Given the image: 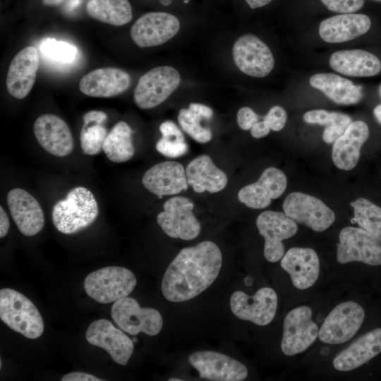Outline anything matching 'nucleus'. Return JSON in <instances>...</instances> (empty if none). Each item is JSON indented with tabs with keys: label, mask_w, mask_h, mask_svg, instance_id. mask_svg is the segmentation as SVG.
I'll return each mask as SVG.
<instances>
[{
	"label": "nucleus",
	"mask_w": 381,
	"mask_h": 381,
	"mask_svg": "<svg viewBox=\"0 0 381 381\" xmlns=\"http://www.w3.org/2000/svg\"><path fill=\"white\" fill-rule=\"evenodd\" d=\"M365 310L356 302L349 301L336 306L319 329V339L328 344H341L351 339L361 327Z\"/></svg>",
	"instance_id": "obj_7"
},
{
	"label": "nucleus",
	"mask_w": 381,
	"mask_h": 381,
	"mask_svg": "<svg viewBox=\"0 0 381 381\" xmlns=\"http://www.w3.org/2000/svg\"><path fill=\"white\" fill-rule=\"evenodd\" d=\"M312 310L301 306L291 310L283 325L281 349L286 356L301 353L309 348L318 337L319 328L312 320Z\"/></svg>",
	"instance_id": "obj_9"
},
{
	"label": "nucleus",
	"mask_w": 381,
	"mask_h": 381,
	"mask_svg": "<svg viewBox=\"0 0 381 381\" xmlns=\"http://www.w3.org/2000/svg\"><path fill=\"white\" fill-rule=\"evenodd\" d=\"M64 0H42V4L48 6H59L64 2Z\"/></svg>",
	"instance_id": "obj_50"
},
{
	"label": "nucleus",
	"mask_w": 381,
	"mask_h": 381,
	"mask_svg": "<svg viewBox=\"0 0 381 381\" xmlns=\"http://www.w3.org/2000/svg\"><path fill=\"white\" fill-rule=\"evenodd\" d=\"M378 95H379L380 98L381 99V84L378 87Z\"/></svg>",
	"instance_id": "obj_53"
},
{
	"label": "nucleus",
	"mask_w": 381,
	"mask_h": 381,
	"mask_svg": "<svg viewBox=\"0 0 381 381\" xmlns=\"http://www.w3.org/2000/svg\"><path fill=\"white\" fill-rule=\"evenodd\" d=\"M180 30L179 20L173 14L152 11L141 16L131 28V37L141 48L163 44Z\"/></svg>",
	"instance_id": "obj_14"
},
{
	"label": "nucleus",
	"mask_w": 381,
	"mask_h": 381,
	"mask_svg": "<svg viewBox=\"0 0 381 381\" xmlns=\"http://www.w3.org/2000/svg\"><path fill=\"white\" fill-rule=\"evenodd\" d=\"M374 1H381V0H374Z\"/></svg>",
	"instance_id": "obj_55"
},
{
	"label": "nucleus",
	"mask_w": 381,
	"mask_h": 381,
	"mask_svg": "<svg viewBox=\"0 0 381 381\" xmlns=\"http://www.w3.org/2000/svg\"><path fill=\"white\" fill-rule=\"evenodd\" d=\"M156 150L162 155L171 158L180 157L188 151L185 141L169 140L162 137L156 143Z\"/></svg>",
	"instance_id": "obj_38"
},
{
	"label": "nucleus",
	"mask_w": 381,
	"mask_h": 381,
	"mask_svg": "<svg viewBox=\"0 0 381 381\" xmlns=\"http://www.w3.org/2000/svg\"><path fill=\"white\" fill-rule=\"evenodd\" d=\"M0 318L11 329L28 339H37L44 332L43 319L36 306L12 289L0 291Z\"/></svg>",
	"instance_id": "obj_3"
},
{
	"label": "nucleus",
	"mask_w": 381,
	"mask_h": 381,
	"mask_svg": "<svg viewBox=\"0 0 381 381\" xmlns=\"http://www.w3.org/2000/svg\"><path fill=\"white\" fill-rule=\"evenodd\" d=\"M9 229V219L4 208L0 207V237H4Z\"/></svg>",
	"instance_id": "obj_48"
},
{
	"label": "nucleus",
	"mask_w": 381,
	"mask_h": 381,
	"mask_svg": "<svg viewBox=\"0 0 381 381\" xmlns=\"http://www.w3.org/2000/svg\"><path fill=\"white\" fill-rule=\"evenodd\" d=\"M189 2V0H184V3L188 4Z\"/></svg>",
	"instance_id": "obj_54"
},
{
	"label": "nucleus",
	"mask_w": 381,
	"mask_h": 381,
	"mask_svg": "<svg viewBox=\"0 0 381 381\" xmlns=\"http://www.w3.org/2000/svg\"><path fill=\"white\" fill-rule=\"evenodd\" d=\"M61 381H102L103 380L98 378L91 374L82 372H72L64 375Z\"/></svg>",
	"instance_id": "obj_43"
},
{
	"label": "nucleus",
	"mask_w": 381,
	"mask_h": 381,
	"mask_svg": "<svg viewBox=\"0 0 381 381\" xmlns=\"http://www.w3.org/2000/svg\"><path fill=\"white\" fill-rule=\"evenodd\" d=\"M107 134V131L103 124L83 123L80 133V147L83 152L88 155L99 153Z\"/></svg>",
	"instance_id": "obj_35"
},
{
	"label": "nucleus",
	"mask_w": 381,
	"mask_h": 381,
	"mask_svg": "<svg viewBox=\"0 0 381 381\" xmlns=\"http://www.w3.org/2000/svg\"><path fill=\"white\" fill-rule=\"evenodd\" d=\"M346 128L342 126L326 127L322 133L324 142L328 144L333 143L344 132Z\"/></svg>",
	"instance_id": "obj_44"
},
{
	"label": "nucleus",
	"mask_w": 381,
	"mask_h": 381,
	"mask_svg": "<svg viewBox=\"0 0 381 381\" xmlns=\"http://www.w3.org/2000/svg\"><path fill=\"white\" fill-rule=\"evenodd\" d=\"M159 131L163 138L178 141H185V138L179 127L171 121L163 122L159 126Z\"/></svg>",
	"instance_id": "obj_42"
},
{
	"label": "nucleus",
	"mask_w": 381,
	"mask_h": 381,
	"mask_svg": "<svg viewBox=\"0 0 381 381\" xmlns=\"http://www.w3.org/2000/svg\"><path fill=\"white\" fill-rule=\"evenodd\" d=\"M7 204L13 220L26 236L38 234L44 227V216L38 201L28 191L16 188L7 195Z\"/></svg>",
	"instance_id": "obj_20"
},
{
	"label": "nucleus",
	"mask_w": 381,
	"mask_h": 381,
	"mask_svg": "<svg viewBox=\"0 0 381 381\" xmlns=\"http://www.w3.org/2000/svg\"><path fill=\"white\" fill-rule=\"evenodd\" d=\"M222 264L221 250L212 241H205L181 249L163 276L164 296L171 302L193 298L214 282Z\"/></svg>",
	"instance_id": "obj_1"
},
{
	"label": "nucleus",
	"mask_w": 381,
	"mask_h": 381,
	"mask_svg": "<svg viewBox=\"0 0 381 381\" xmlns=\"http://www.w3.org/2000/svg\"><path fill=\"white\" fill-rule=\"evenodd\" d=\"M369 136L368 125L363 121H352L333 143L332 159L339 169H353L360 158L361 149Z\"/></svg>",
	"instance_id": "obj_25"
},
{
	"label": "nucleus",
	"mask_w": 381,
	"mask_h": 381,
	"mask_svg": "<svg viewBox=\"0 0 381 381\" xmlns=\"http://www.w3.org/2000/svg\"><path fill=\"white\" fill-rule=\"evenodd\" d=\"M177 119L182 130L194 140L200 143H206L211 140L212 134L210 129L202 126L200 121L202 119L188 108L181 109Z\"/></svg>",
	"instance_id": "obj_36"
},
{
	"label": "nucleus",
	"mask_w": 381,
	"mask_h": 381,
	"mask_svg": "<svg viewBox=\"0 0 381 381\" xmlns=\"http://www.w3.org/2000/svg\"><path fill=\"white\" fill-rule=\"evenodd\" d=\"M111 316L123 332L132 335L143 332L155 336L163 325L162 317L157 310L141 308L135 298L128 296L114 303Z\"/></svg>",
	"instance_id": "obj_6"
},
{
	"label": "nucleus",
	"mask_w": 381,
	"mask_h": 381,
	"mask_svg": "<svg viewBox=\"0 0 381 381\" xmlns=\"http://www.w3.org/2000/svg\"><path fill=\"white\" fill-rule=\"evenodd\" d=\"M330 67L351 77H370L381 71V61L373 54L362 49L340 50L331 54Z\"/></svg>",
	"instance_id": "obj_28"
},
{
	"label": "nucleus",
	"mask_w": 381,
	"mask_h": 381,
	"mask_svg": "<svg viewBox=\"0 0 381 381\" xmlns=\"http://www.w3.org/2000/svg\"><path fill=\"white\" fill-rule=\"evenodd\" d=\"M303 119L307 123L325 126L327 128L334 126L347 128L352 122L351 118L347 114L324 109L308 111L303 114Z\"/></svg>",
	"instance_id": "obj_37"
},
{
	"label": "nucleus",
	"mask_w": 381,
	"mask_h": 381,
	"mask_svg": "<svg viewBox=\"0 0 381 381\" xmlns=\"http://www.w3.org/2000/svg\"><path fill=\"white\" fill-rule=\"evenodd\" d=\"M236 119L239 128L248 131L258 122L259 117L251 108L243 107L238 111Z\"/></svg>",
	"instance_id": "obj_41"
},
{
	"label": "nucleus",
	"mask_w": 381,
	"mask_h": 381,
	"mask_svg": "<svg viewBox=\"0 0 381 381\" xmlns=\"http://www.w3.org/2000/svg\"><path fill=\"white\" fill-rule=\"evenodd\" d=\"M282 207L287 216L315 231L326 230L335 221L334 212L321 200L303 193H291Z\"/></svg>",
	"instance_id": "obj_11"
},
{
	"label": "nucleus",
	"mask_w": 381,
	"mask_h": 381,
	"mask_svg": "<svg viewBox=\"0 0 381 381\" xmlns=\"http://www.w3.org/2000/svg\"><path fill=\"white\" fill-rule=\"evenodd\" d=\"M86 11L92 18L114 26L127 24L133 18L128 0H89Z\"/></svg>",
	"instance_id": "obj_31"
},
{
	"label": "nucleus",
	"mask_w": 381,
	"mask_h": 381,
	"mask_svg": "<svg viewBox=\"0 0 381 381\" xmlns=\"http://www.w3.org/2000/svg\"><path fill=\"white\" fill-rule=\"evenodd\" d=\"M230 308L238 318L265 326L274 319L277 308V295L270 287H262L253 296L235 291L230 298Z\"/></svg>",
	"instance_id": "obj_15"
},
{
	"label": "nucleus",
	"mask_w": 381,
	"mask_h": 381,
	"mask_svg": "<svg viewBox=\"0 0 381 381\" xmlns=\"http://www.w3.org/2000/svg\"><path fill=\"white\" fill-rule=\"evenodd\" d=\"M287 186V179L282 171L268 167L256 182L240 189L238 200L253 209H263L269 206L272 200L281 196Z\"/></svg>",
	"instance_id": "obj_19"
},
{
	"label": "nucleus",
	"mask_w": 381,
	"mask_h": 381,
	"mask_svg": "<svg viewBox=\"0 0 381 381\" xmlns=\"http://www.w3.org/2000/svg\"><path fill=\"white\" fill-rule=\"evenodd\" d=\"M256 226L265 239V259L270 262H278L285 253L282 241L296 234V222L284 212L267 210L258 215Z\"/></svg>",
	"instance_id": "obj_13"
},
{
	"label": "nucleus",
	"mask_w": 381,
	"mask_h": 381,
	"mask_svg": "<svg viewBox=\"0 0 381 381\" xmlns=\"http://www.w3.org/2000/svg\"><path fill=\"white\" fill-rule=\"evenodd\" d=\"M132 129L125 121H119L107 134L102 150L107 158L116 163L130 160L135 154Z\"/></svg>",
	"instance_id": "obj_32"
},
{
	"label": "nucleus",
	"mask_w": 381,
	"mask_h": 381,
	"mask_svg": "<svg viewBox=\"0 0 381 381\" xmlns=\"http://www.w3.org/2000/svg\"><path fill=\"white\" fill-rule=\"evenodd\" d=\"M373 114L377 121L381 124V104L375 107Z\"/></svg>",
	"instance_id": "obj_51"
},
{
	"label": "nucleus",
	"mask_w": 381,
	"mask_h": 381,
	"mask_svg": "<svg viewBox=\"0 0 381 381\" xmlns=\"http://www.w3.org/2000/svg\"><path fill=\"white\" fill-rule=\"evenodd\" d=\"M309 83L313 87L319 90L338 104H355L358 103L363 97L361 86L334 73L313 75L310 78Z\"/></svg>",
	"instance_id": "obj_30"
},
{
	"label": "nucleus",
	"mask_w": 381,
	"mask_h": 381,
	"mask_svg": "<svg viewBox=\"0 0 381 381\" xmlns=\"http://www.w3.org/2000/svg\"><path fill=\"white\" fill-rule=\"evenodd\" d=\"M282 267L289 274L292 284L298 289H307L318 280L320 260L310 248H291L281 259Z\"/></svg>",
	"instance_id": "obj_24"
},
{
	"label": "nucleus",
	"mask_w": 381,
	"mask_h": 381,
	"mask_svg": "<svg viewBox=\"0 0 381 381\" xmlns=\"http://www.w3.org/2000/svg\"><path fill=\"white\" fill-rule=\"evenodd\" d=\"M186 176L188 186L196 193H217L226 187L228 181L226 174L205 155H200L188 163Z\"/></svg>",
	"instance_id": "obj_29"
},
{
	"label": "nucleus",
	"mask_w": 381,
	"mask_h": 381,
	"mask_svg": "<svg viewBox=\"0 0 381 381\" xmlns=\"http://www.w3.org/2000/svg\"><path fill=\"white\" fill-rule=\"evenodd\" d=\"M33 132L39 144L54 156L66 157L73 150L71 131L66 121L56 115L40 116L34 123Z\"/></svg>",
	"instance_id": "obj_18"
},
{
	"label": "nucleus",
	"mask_w": 381,
	"mask_h": 381,
	"mask_svg": "<svg viewBox=\"0 0 381 381\" xmlns=\"http://www.w3.org/2000/svg\"><path fill=\"white\" fill-rule=\"evenodd\" d=\"M131 77L123 70L114 67L95 69L84 75L79 89L93 97H112L125 92L130 86Z\"/></svg>",
	"instance_id": "obj_23"
},
{
	"label": "nucleus",
	"mask_w": 381,
	"mask_h": 381,
	"mask_svg": "<svg viewBox=\"0 0 381 381\" xmlns=\"http://www.w3.org/2000/svg\"><path fill=\"white\" fill-rule=\"evenodd\" d=\"M182 380L181 379H179V378H170L169 379V381H181Z\"/></svg>",
	"instance_id": "obj_52"
},
{
	"label": "nucleus",
	"mask_w": 381,
	"mask_h": 381,
	"mask_svg": "<svg viewBox=\"0 0 381 381\" xmlns=\"http://www.w3.org/2000/svg\"><path fill=\"white\" fill-rule=\"evenodd\" d=\"M287 114L284 109L280 106L272 107L264 116V121L274 131H281L285 126Z\"/></svg>",
	"instance_id": "obj_40"
},
{
	"label": "nucleus",
	"mask_w": 381,
	"mask_h": 381,
	"mask_svg": "<svg viewBox=\"0 0 381 381\" xmlns=\"http://www.w3.org/2000/svg\"><path fill=\"white\" fill-rule=\"evenodd\" d=\"M39 55L34 47L20 51L11 61L8 69L6 85L13 97L22 99L31 91L39 66Z\"/></svg>",
	"instance_id": "obj_21"
},
{
	"label": "nucleus",
	"mask_w": 381,
	"mask_h": 381,
	"mask_svg": "<svg viewBox=\"0 0 381 381\" xmlns=\"http://www.w3.org/2000/svg\"><path fill=\"white\" fill-rule=\"evenodd\" d=\"M180 83V73L174 67H155L139 78L133 94L135 103L143 109L154 108L164 102Z\"/></svg>",
	"instance_id": "obj_5"
},
{
	"label": "nucleus",
	"mask_w": 381,
	"mask_h": 381,
	"mask_svg": "<svg viewBox=\"0 0 381 381\" xmlns=\"http://www.w3.org/2000/svg\"><path fill=\"white\" fill-rule=\"evenodd\" d=\"M251 8H258L270 4L272 0H245Z\"/></svg>",
	"instance_id": "obj_49"
},
{
	"label": "nucleus",
	"mask_w": 381,
	"mask_h": 381,
	"mask_svg": "<svg viewBox=\"0 0 381 381\" xmlns=\"http://www.w3.org/2000/svg\"><path fill=\"white\" fill-rule=\"evenodd\" d=\"M350 205L353 208L354 214L351 222L357 223L381 243V207L364 198H357Z\"/></svg>",
	"instance_id": "obj_33"
},
{
	"label": "nucleus",
	"mask_w": 381,
	"mask_h": 381,
	"mask_svg": "<svg viewBox=\"0 0 381 381\" xmlns=\"http://www.w3.org/2000/svg\"><path fill=\"white\" fill-rule=\"evenodd\" d=\"M381 352V328L377 327L358 338L333 359L334 368L341 372L361 367Z\"/></svg>",
	"instance_id": "obj_27"
},
{
	"label": "nucleus",
	"mask_w": 381,
	"mask_h": 381,
	"mask_svg": "<svg viewBox=\"0 0 381 381\" xmlns=\"http://www.w3.org/2000/svg\"><path fill=\"white\" fill-rule=\"evenodd\" d=\"M137 284L128 269L109 266L90 273L84 281L86 294L100 303H109L128 296Z\"/></svg>",
	"instance_id": "obj_4"
},
{
	"label": "nucleus",
	"mask_w": 381,
	"mask_h": 381,
	"mask_svg": "<svg viewBox=\"0 0 381 381\" xmlns=\"http://www.w3.org/2000/svg\"><path fill=\"white\" fill-rule=\"evenodd\" d=\"M188 109L202 119H210L213 116V110L202 104L192 102L189 104Z\"/></svg>",
	"instance_id": "obj_46"
},
{
	"label": "nucleus",
	"mask_w": 381,
	"mask_h": 381,
	"mask_svg": "<svg viewBox=\"0 0 381 381\" xmlns=\"http://www.w3.org/2000/svg\"><path fill=\"white\" fill-rule=\"evenodd\" d=\"M107 119L106 113L102 111L92 110L85 113L83 116V123H96L104 124Z\"/></svg>",
	"instance_id": "obj_45"
},
{
	"label": "nucleus",
	"mask_w": 381,
	"mask_h": 381,
	"mask_svg": "<svg viewBox=\"0 0 381 381\" xmlns=\"http://www.w3.org/2000/svg\"><path fill=\"white\" fill-rule=\"evenodd\" d=\"M270 128L263 120L257 122L250 129V134L255 138H261L269 134Z\"/></svg>",
	"instance_id": "obj_47"
},
{
	"label": "nucleus",
	"mask_w": 381,
	"mask_h": 381,
	"mask_svg": "<svg viewBox=\"0 0 381 381\" xmlns=\"http://www.w3.org/2000/svg\"><path fill=\"white\" fill-rule=\"evenodd\" d=\"M331 11L349 13L360 10L364 4V0H320Z\"/></svg>",
	"instance_id": "obj_39"
},
{
	"label": "nucleus",
	"mask_w": 381,
	"mask_h": 381,
	"mask_svg": "<svg viewBox=\"0 0 381 381\" xmlns=\"http://www.w3.org/2000/svg\"><path fill=\"white\" fill-rule=\"evenodd\" d=\"M40 49L44 57L65 64L74 61L78 53L74 45L54 38L44 39L40 44Z\"/></svg>",
	"instance_id": "obj_34"
},
{
	"label": "nucleus",
	"mask_w": 381,
	"mask_h": 381,
	"mask_svg": "<svg viewBox=\"0 0 381 381\" xmlns=\"http://www.w3.org/2000/svg\"><path fill=\"white\" fill-rule=\"evenodd\" d=\"M85 337L90 344L107 351L113 361L121 365L128 363L133 351V341L105 319L93 321L87 329Z\"/></svg>",
	"instance_id": "obj_17"
},
{
	"label": "nucleus",
	"mask_w": 381,
	"mask_h": 381,
	"mask_svg": "<svg viewBox=\"0 0 381 381\" xmlns=\"http://www.w3.org/2000/svg\"><path fill=\"white\" fill-rule=\"evenodd\" d=\"M371 26L368 16L361 13H343L323 20L319 26V35L328 43H341L366 33Z\"/></svg>",
	"instance_id": "obj_26"
},
{
	"label": "nucleus",
	"mask_w": 381,
	"mask_h": 381,
	"mask_svg": "<svg viewBox=\"0 0 381 381\" xmlns=\"http://www.w3.org/2000/svg\"><path fill=\"white\" fill-rule=\"evenodd\" d=\"M98 214V205L92 192L85 187L77 186L54 205L52 219L59 232L73 234L90 226Z\"/></svg>",
	"instance_id": "obj_2"
},
{
	"label": "nucleus",
	"mask_w": 381,
	"mask_h": 381,
	"mask_svg": "<svg viewBox=\"0 0 381 381\" xmlns=\"http://www.w3.org/2000/svg\"><path fill=\"white\" fill-rule=\"evenodd\" d=\"M188 361L198 370L200 377L209 380L241 381L248 376L245 365L219 352L195 351L188 356Z\"/></svg>",
	"instance_id": "obj_16"
},
{
	"label": "nucleus",
	"mask_w": 381,
	"mask_h": 381,
	"mask_svg": "<svg viewBox=\"0 0 381 381\" xmlns=\"http://www.w3.org/2000/svg\"><path fill=\"white\" fill-rule=\"evenodd\" d=\"M164 210L157 217V222L169 236L182 240H192L200 232V224L193 213V202L183 196L168 199Z\"/></svg>",
	"instance_id": "obj_8"
},
{
	"label": "nucleus",
	"mask_w": 381,
	"mask_h": 381,
	"mask_svg": "<svg viewBox=\"0 0 381 381\" xmlns=\"http://www.w3.org/2000/svg\"><path fill=\"white\" fill-rule=\"evenodd\" d=\"M337 260L340 264L361 262L381 265V243L361 227H344L339 234Z\"/></svg>",
	"instance_id": "obj_10"
},
{
	"label": "nucleus",
	"mask_w": 381,
	"mask_h": 381,
	"mask_svg": "<svg viewBox=\"0 0 381 381\" xmlns=\"http://www.w3.org/2000/svg\"><path fill=\"white\" fill-rule=\"evenodd\" d=\"M142 182L146 189L159 198L179 194L188 186L183 165L174 161L156 164L145 172Z\"/></svg>",
	"instance_id": "obj_22"
},
{
	"label": "nucleus",
	"mask_w": 381,
	"mask_h": 381,
	"mask_svg": "<svg viewBox=\"0 0 381 381\" xmlns=\"http://www.w3.org/2000/svg\"><path fill=\"white\" fill-rule=\"evenodd\" d=\"M232 56L235 65L242 73L255 78L267 76L274 66L269 47L252 34L243 35L235 41Z\"/></svg>",
	"instance_id": "obj_12"
}]
</instances>
